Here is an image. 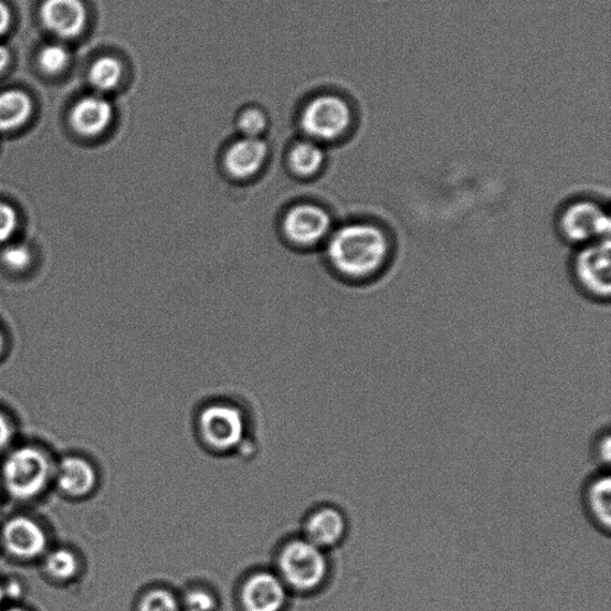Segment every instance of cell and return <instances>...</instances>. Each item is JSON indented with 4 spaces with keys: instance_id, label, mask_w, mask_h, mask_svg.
Returning <instances> with one entry per match:
<instances>
[{
    "instance_id": "6da1fadb",
    "label": "cell",
    "mask_w": 611,
    "mask_h": 611,
    "mask_svg": "<svg viewBox=\"0 0 611 611\" xmlns=\"http://www.w3.org/2000/svg\"><path fill=\"white\" fill-rule=\"evenodd\" d=\"M327 257L334 270L356 282L376 280L389 270L396 253L392 232L382 222L357 220L329 238Z\"/></svg>"
},
{
    "instance_id": "7a4b0ae2",
    "label": "cell",
    "mask_w": 611,
    "mask_h": 611,
    "mask_svg": "<svg viewBox=\"0 0 611 611\" xmlns=\"http://www.w3.org/2000/svg\"><path fill=\"white\" fill-rule=\"evenodd\" d=\"M351 103L338 94L323 93L310 97L299 115V126L307 139L331 143L348 136L354 127Z\"/></svg>"
},
{
    "instance_id": "3957f363",
    "label": "cell",
    "mask_w": 611,
    "mask_h": 611,
    "mask_svg": "<svg viewBox=\"0 0 611 611\" xmlns=\"http://www.w3.org/2000/svg\"><path fill=\"white\" fill-rule=\"evenodd\" d=\"M557 230L563 242L576 247L609 240L611 219L599 200L578 198L566 204L557 218Z\"/></svg>"
},
{
    "instance_id": "277c9868",
    "label": "cell",
    "mask_w": 611,
    "mask_h": 611,
    "mask_svg": "<svg viewBox=\"0 0 611 611\" xmlns=\"http://www.w3.org/2000/svg\"><path fill=\"white\" fill-rule=\"evenodd\" d=\"M277 563L283 583L297 591L320 588L329 573L324 550L306 539L294 540L283 547Z\"/></svg>"
},
{
    "instance_id": "5b68a950",
    "label": "cell",
    "mask_w": 611,
    "mask_h": 611,
    "mask_svg": "<svg viewBox=\"0 0 611 611\" xmlns=\"http://www.w3.org/2000/svg\"><path fill=\"white\" fill-rule=\"evenodd\" d=\"M51 473V462L46 455L34 446H21L7 457L2 475L11 497L29 501L46 488Z\"/></svg>"
},
{
    "instance_id": "8992f818",
    "label": "cell",
    "mask_w": 611,
    "mask_h": 611,
    "mask_svg": "<svg viewBox=\"0 0 611 611\" xmlns=\"http://www.w3.org/2000/svg\"><path fill=\"white\" fill-rule=\"evenodd\" d=\"M577 286L596 301H608L611 293V238L577 247L572 259Z\"/></svg>"
},
{
    "instance_id": "52a82bcc",
    "label": "cell",
    "mask_w": 611,
    "mask_h": 611,
    "mask_svg": "<svg viewBox=\"0 0 611 611\" xmlns=\"http://www.w3.org/2000/svg\"><path fill=\"white\" fill-rule=\"evenodd\" d=\"M199 428L204 443L220 453L236 449L243 442L246 431L243 412L223 402L202 410Z\"/></svg>"
},
{
    "instance_id": "ba28073f",
    "label": "cell",
    "mask_w": 611,
    "mask_h": 611,
    "mask_svg": "<svg viewBox=\"0 0 611 611\" xmlns=\"http://www.w3.org/2000/svg\"><path fill=\"white\" fill-rule=\"evenodd\" d=\"M333 219L322 207L312 203L294 206L283 220V231L289 241L313 245L329 236Z\"/></svg>"
},
{
    "instance_id": "9c48e42d",
    "label": "cell",
    "mask_w": 611,
    "mask_h": 611,
    "mask_svg": "<svg viewBox=\"0 0 611 611\" xmlns=\"http://www.w3.org/2000/svg\"><path fill=\"white\" fill-rule=\"evenodd\" d=\"M287 601V587L280 576L259 572L250 576L241 590L245 611H281Z\"/></svg>"
},
{
    "instance_id": "30bf717a",
    "label": "cell",
    "mask_w": 611,
    "mask_h": 611,
    "mask_svg": "<svg viewBox=\"0 0 611 611\" xmlns=\"http://www.w3.org/2000/svg\"><path fill=\"white\" fill-rule=\"evenodd\" d=\"M3 542L10 554L21 559L40 557L48 547V535L33 518L18 516L7 522Z\"/></svg>"
},
{
    "instance_id": "8fae6325",
    "label": "cell",
    "mask_w": 611,
    "mask_h": 611,
    "mask_svg": "<svg viewBox=\"0 0 611 611\" xmlns=\"http://www.w3.org/2000/svg\"><path fill=\"white\" fill-rule=\"evenodd\" d=\"M41 19L52 33L74 38L83 32L86 10L81 0H44Z\"/></svg>"
},
{
    "instance_id": "7c38bea8",
    "label": "cell",
    "mask_w": 611,
    "mask_h": 611,
    "mask_svg": "<svg viewBox=\"0 0 611 611\" xmlns=\"http://www.w3.org/2000/svg\"><path fill=\"white\" fill-rule=\"evenodd\" d=\"M114 120L112 103L103 95L87 96L78 101L71 113V125L83 137H97Z\"/></svg>"
},
{
    "instance_id": "4fadbf2b",
    "label": "cell",
    "mask_w": 611,
    "mask_h": 611,
    "mask_svg": "<svg viewBox=\"0 0 611 611\" xmlns=\"http://www.w3.org/2000/svg\"><path fill=\"white\" fill-rule=\"evenodd\" d=\"M270 154V147L262 138L241 137L230 145L223 164L228 172L235 178L256 175Z\"/></svg>"
},
{
    "instance_id": "5bb4252c",
    "label": "cell",
    "mask_w": 611,
    "mask_h": 611,
    "mask_svg": "<svg viewBox=\"0 0 611 611\" xmlns=\"http://www.w3.org/2000/svg\"><path fill=\"white\" fill-rule=\"evenodd\" d=\"M346 534L345 515L331 506L313 513L305 525V539L323 550L337 546L345 539Z\"/></svg>"
},
{
    "instance_id": "9a60e30c",
    "label": "cell",
    "mask_w": 611,
    "mask_h": 611,
    "mask_svg": "<svg viewBox=\"0 0 611 611\" xmlns=\"http://www.w3.org/2000/svg\"><path fill=\"white\" fill-rule=\"evenodd\" d=\"M97 482V474L91 462L81 457H66L56 471V483L65 494L84 496L91 494Z\"/></svg>"
},
{
    "instance_id": "2e32d148",
    "label": "cell",
    "mask_w": 611,
    "mask_h": 611,
    "mask_svg": "<svg viewBox=\"0 0 611 611\" xmlns=\"http://www.w3.org/2000/svg\"><path fill=\"white\" fill-rule=\"evenodd\" d=\"M611 482L608 475L592 480L586 489V506L594 524L609 529L611 518Z\"/></svg>"
},
{
    "instance_id": "e0dca14e",
    "label": "cell",
    "mask_w": 611,
    "mask_h": 611,
    "mask_svg": "<svg viewBox=\"0 0 611 611\" xmlns=\"http://www.w3.org/2000/svg\"><path fill=\"white\" fill-rule=\"evenodd\" d=\"M125 66L120 59L115 56H102L93 64L88 71V82L99 94H108L124 82Z\"/></svg>"
},
{
    "instance_id": "ac0fdd59",
    "label": "cell",
    "mask_w": 611,
    "mask_h": 611,
    "mask_svg": "<svg viewBox=\"0 0 611 611\" xmlns=\"http://www.w3.org/2000/svg\"><path fill=\"white\" fill-rule=\"evenodd\" d=\"M32 101L24 93L10 91L0 94V130L19 128L32 114Z\"/></svg>"
},
{
    "instance_id": "d6986e66",
    "label": "cell",
    "mask_w": 611,
    "mask_h": 611,
    "mask_svg": "<svg viewBox=\"0 0 611 611\" xmlns=\"http://www.w3.org/2000/svg\"><path fill=\"white\" fill-rule=\"evenodd\" d=\"M325 154L320 144L305 139L297 141L289 152L292 170L299 176L317 173L324 164Z\"/></svg>"
},
{
    "instance_id": "ffe728a7",
    "label": "cell",
    "mask_w": 611,
    "mask_h": 611,
    "mask_svg": "<svg viewBox=\"0 0 611 611\" xmlns=\"http://www.w3.org/2000/svg\"><path fill=\"white\" fill-rule=\"evenodd\" d=\"M235 125L242 137L261 138L270 127V116L261 107L247 106L238 114Z\"/></svg>"
},
{
    "instance_id": "44dd1931",
    "label": "cell",
    "mask_w": 611,
    "mask_h": 611,
    "mask_svg": "<svg viewBox=\"0 0 611 611\" xmlns=\"http://www.w3.org/2000/svg\"><path fill=\"white\" fill-rule=\"evenodd\" d=\"M44 569L53 578L69 579L77 573L78 560L69 549H55L44 560Z\"/></svg>"
},
{
    "instance_id": "7402d4cb",
    "label": "cell",
    "mask_w": 611,
    "mask_h": 611,
    "mask_svg": "<svg viewBox=\"0 0 611 611\" xmlns=\"http://www.w3.org/2000/svg\"><path fill=\"white\" fill-rule=\"evenodd\" d=\"M139 611H182V604L170 591L155 589L144 596Z\"/></svg>"
},
{
    "instance_id": "603a6c76",
    "label": "cell",
    "mask_w": 611,
    "mask_h": 611,
    "mask_svg": "<svg viewBox=\"0 0 611 611\" xmlns=\"http://www.w3.org/2000/svg\"><path fill=\"white\" fill-rule=\"evenodd\" d=\"M69 52L59 44H51L40 52L39 63L43 71L55 74L63 71L69 63Z\"/></svg>"
},
{
    "instance_id": "cb8c5ba5",
    "label": "cell",
    "mask_w": 611,
    "mask_h": 611,
    "mask_svg": "<svg viewBox=\"0 0 611 611\" xmlns=\"http://www.w3.org/2000/svg\"><path fill=\"white\" fill-rule=\"evenodd\" d=\"M0 257L9 270L24 271L32 263V251L25 245L13 244L6 247Z\"/></svg>"
},
{
    "instance_id": "d4e9b609",
    "label": "cell",
    "mask_w": 611,
    "mask_h": 611,
    "mask_svg": "<svg viewBox=\"0 0 611 611\" xmlns=\"http://www.w3.org/2000/svg\"><path fill=\"white\" fill-rule=\"evenodd\" d=\"M182 611H215L217 601L210 592L192 590L181 601Z\"/></svg>"
},
{
    "instance_id": "484cf974",
    "label": "cell",
    "mask_w": 611,
    "mask_h": 611,
    "mask_svg": "<svg viewBox=\"0 0 611 611\" xmlns=\"http://www.w3.org/2000/svg\"><path fill=\"white\" fill-rule=\"evenodd\" d=\"M19 215L14 208L6 202H0V243H4L17 232Z\"/></svg>"
},
{
    "instance_id": "4316f807",
    "label": "cell",
    "mask_w": 611,
    "mask_h": 611,
    "mask_svg": "<svg viewBox=\"0 0 611 611\" xmlns=\"http://www.w3.org/2000/svg\"><path fill=\"white\" fill-rule=\"evenodd\" d=\"M12 435L11 426L6 415L0 413V451H3L8 445Z\"/></svg>"
},
{
    "instance_id": "83f0119b",
    "label": "cell",
    "mask_w": 611,
    "mask_h": 611,
    "mask_svg": "<svg viewBox=\"0 0 611 611\" xmlns=\"http://www.w3.org/2000/svg\"><path fill=\"white\" fill-rule=\"evenodd\" d=\"M10 24V11L8 7L0 2V35L7 32Z\"/></svg>"
},
{
    "instance_id": "f1b7e54d",
    "label": "cell",
    "mask_w": 611,
    "mask_h": 611,
    "mask_svg": "<svg viewBox=\"0 0 611 611\" xmlns=\"http://www.w3.org/2000/svg\"><path fill=\"white\" fill-rule=\"evenodd\" d=\"M7 587L8 589L4 588L6 598L7 596H10V598H19L21 586L18 583V581H11V583H9Z\"/></svg>"
},
{
    "instance_id": "f546056e",
    "label": "cell",
    "mask_w": 611,
    "mask_h": 611,
    "mask_svg": "<svg viewBox=\"0 0 611 611\" xmlns=\"http://www.w3.org/2000/svg\"><path fill=\"white\" fill-rule=\"evenodd\" d=\"M9 51L6 48L0 46V72H2L9 64Z\"/></svg>"
},
{
    "instance_id": "4dcf8cb0",
    "label": "cell",
    "mask_w": 611,
    "mask_h": 611,
    "mask_svg": "<svg viewBox=\"0 0 611 611\" xmlns=\"http://www.w3.org/2000/svg\"><path fill=\"white\" fill-rule=\"evenodd\" d=\"M6 346V338L2 331H0V354H2Z\"/></svg>"
},
{
    "instance_id": "1f68e13d",
    "label": "cell",
    "mask_w": 611,
    "mask_h": 611,
    "mask_svg": "<svg viewBox=\"0 0 611 611\" xmlns=\"http://www.w3.org/2000/svg\"><path fill=\"white\" fill-rule=\"evenodd\" d=\"M4 599H6L4 587L2 584H0V604L3 603Z\"/></svg>"
},
{
    "instance_id": "d6a6232c",
    "label": "cell",
    "mask_w": 611,
    "mask_h": 611,
    "mask_svg": "<svg viewBox=\"0 0 611 611\" xmlns=\"http://www.w3.org/2000/svg\"><path fill=\"white\" fill-rule=\"evenodd\" d=\"M7 611H27V610H24V609H22V608H11V609H9V610H7Z\"/></svg>"
}]
</instances>
